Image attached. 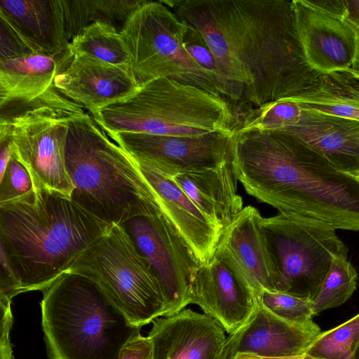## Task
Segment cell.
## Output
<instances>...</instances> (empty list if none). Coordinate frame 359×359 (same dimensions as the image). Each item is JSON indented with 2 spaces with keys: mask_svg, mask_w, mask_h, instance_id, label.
<instances>
[{
  "mask_svg": "<svg viewBox=\"0 0 359 359\" xmlns=\"http://www.w3.org/2000/svg\"><path fill=\"white\" fill-rule=\"evenodd\" d=\"M199 31L231 86L253 108L300 94L318 73L308 64L292 1H161Z\"/></svg>",
  "mask_w": 359,
  "mask_h": 359,
  "instance_id": "1",
  "label": "cell"
},
{
  "mask_svg": "<svg viewBox=\"0 0 359 359\" xmlns=\"http://www.w3.org/2000/svg\"><path fill=\"white\" fill-rule=\"evenodd\" d=\"M238 181L259 202L334 229L359 231V177L282 131L234 132Z\"/></svg>",
  "mask_w": 359,
  "mask_h": 359,
  "instance_id": "2",
  "label": "cell"
},
{
  "mask_svg": "<svg viewBox=\"0 0 359 359\" xmlns=\"http://www.w3.org/2000/svg\"><path fill=\"white\" fill-rule=\"evenodd\" d=\"M108 224L71 198L44 189L0 204V249L21 293L43 291L67 272Z\"/></svg>",
  "mask_w": 359,
  "mask_h": 359,
  "instance_id": "3",
  "label": "cell"
},
{
  "mask_svg": "<svg viewBox=\"0 0 359 359\" xmlns=\"http://www.w3.org/2000/svg\"><path fill=\"white\" fill-rule=\"evenodd\" d=\"M65 156L73 186L71 199L98 219L118 224L161 208L136 161L90 114L82 111L69 118Z\"/></svg>",
  "mask_w": 359,
  "mask_h": 359,
  "instance_id": "4",
  "label": "cell"
},
{
  "mask_svg": "<svg viewBox=\"0 0 359 359\" xmlns=\"http://www.w3.org/2000/svg\"><path fill=\"white\" fill-rule=\"evenodd\" d=\"M42 327L50 359H118L141 327L95 281L67 271L43 292Z\"/></svg>",
  "mask_w": 359,
  "mask_h": 359,
  "instance_id": "5",
  "label": "cell"
},
{
  "mask_svg": "<svg viewBox=\"0 0 359 359\" xmlns=\"http://www.w3.org/2000/svg\"><path fill=\"white\" fill-rule=\"evenodd\" d=\"M90 115L105 132L155 135L232 133L238 123L228 99L168 77L144 83Z\"/></svg>",
  "mask_w": 359,
  "mask_h": 359,
  "instance_id": "6",
  "label": "cell"
},
{
  "mask_svg": "<svg viewBox=\"0 0 359 359\" xmlns=\"http://www.w3.org/2000/svg\"><path fill=\"white\" fill-rule=\"evenodd\" d=\"M68 271L98 283L137 327L168 314L151 269L120 224H110L76 258Z\"/></svg>",
  "mask_w": 359,
  "mask_h": 359,
  "instance_id": "7",
  "label": "cell"
},
{
  "mask_svg": "<svg viewBox=\"0 0 359 359\" xmlns=\"http://www.w3.org/2000/svg\"><path fill=\"white\" fill-rule=\"evenodd\" d=\"M260 229L274 276L275 291L313 301L332 260L348 256L336 229L292 213L262 217Z\"/></svg>",
  "mask_w": 359,
  "mask_h": 359,
  "instance_id": "8",
  "label": "cell"
},
{
  "mask_svg": "<svg viewBox=\"0 0 359 359\" xmlns=\"http://www.w3.org/2000/svg\"><path fill=\"white\" fill-rule=\"evenodd\" d=\"M186 29L187 23L161 1L147 0L128 18L119 33L137 82L142 86L168 77L224 97L210 74L184 48Z\"/></svg>",
  "mask_w": 359,
  "mask_h": 359,
  "instance_id": "9",
  "label": "cell"
},
{
  "mask_svg": "<svg viewBox=\"0 0 359 359\" xmlns=\"http://www.w3.org/2000/svg\"><path fill=\"white\" fill-rule=\"evenodd\" d=\"M78 104L39 106L0 121V135H7L13 155L26 168L34 190L44 189L71 198L73 186L65 149L69 118L84 111Z\"/></svg>",
  "mask_w": 359,
  "mask_h": 359,
  "instance_id": "10",
  "label": "cell"
},
{
  "mask_svg": "<svg viewBox=\"0 0 359 359\" xmlns=\"http://www.w3.org/2000/svg\"><path fill=\"white\" fill-rule=\"evenodd\" d=\"M120 224L149 264L172 315L191 304V285L201 265L194 253L161 208Z\"/></svg>",
  "mask_w": 359,
  "mask_h": 359,
  "instance_id": "11",
  "label": "cell"
},
{
  "mask_svg": "<svg viewBox=\"0 0 359 359\" xmlns=\"http://www.w3.org/2000/svg\"><path fill=\"white\" fill-rule=\"evenodd\" d=\"M106 133L134 159L151 164L168 177L218 166L234 157V133L199 136Z\"/></svg>",
  "mask_w": 359,
  "mask_h": 359,
  "instance_id": "12",
  "label": "cell"
},
{
  "mask_svg": "<svg viewBox=\"0 0 359 359\" xmlns=\"http://www.w3.org/2000/svg\"><path fill=\"white\" fill-rule=\"evenodd\" d=\"M69 47L57 54L33 53L0 60L1 120L39 106H66L75 102L55 86L57 74L72 61Z\"/></svg>",
  "mask_w": 359,
  "mask_h": 359,
  "instance_id": "13",
  "label": "cell"
},
{
  "mask_svg": "<svg viewBox=\"0 0 359 359\" xmlns=\"http://www.w3.org/2000/svg\"><path fill=\"white\" fill-rule=\"evenodd\" d=\"M191 304L217 321L229 334L250 318L257 306L256 293L236 264L216 249L207 264H201L191 285Z\"/></svg>",
  "mask_w": 359,
  "mask_h": 359,
  "instance_id": "14",
  "label": "cell"
},
{
  "mask_svg": "<svg viewBox=\"0 0 359 359\" xmlns=\"http://www.w3.org/2000/svg\"><path fill=\"white\" fill-rule=\"evenodd\" d=\"M297 35L309 66L318 74L359 69V32L348 22L305 0H292Z\"/></svg>",
  "mask_w": 359,
  "mask_h": 359,
  "instance_id": "15",
  "label": "cell"
},
{
  "mask_svg": "<svg viewBox=\"0 0 359 359\" xmlns=\"http://www.w3.org/2000/svg\"><path fill=\"white\" fill-rule=\"evenodd\" d=\"M320 333L314 322L303 325L285 320L257 302L248 322L226 337L219 359H233L240 353L265 358L299 355Z\"/></svg>",
  "mask_w": 359,
  "mask_h": 359,
  "instance_id": "16",
  "label": "cell"
},
{
  "mask_svg": "<svg viewBox=\"0 0 359 359\" xmlns=\"http://www.w3.org/2000/svg\"><path fill=\"white\" fill-rule=\"evenodd\" d=\"M149 333L154 359H219L226 337L215 319L190 309L159 317Z\"/></svg>",
  "mask_w": 359,
  "mask_h": 359,
  "instance_id": "17",
  "label": "cell"
},
{
  "mask_svg": "<svg viewBox=\"0 0 359 359\" xmlns=\"http://www.w3.org/2000/svg\"><path fill=\"white\" fill-rule=\"evenodd\" d=\"M54 83L63 95L90 114L130 95L140 86L133 73L82 54H74Z\"/></svg>",
  "mask_w": 359,
  "mask_h": 359,
  "instance_id": "18",
  "label": "cell"
},
{
  "mask_svg": "<svg viewBox=\"0 0 359 359\" xmlns=\"http://www.w3.org/2000/svg\"><path fill=\"white\" fill-rule=\"evenodd\" d=\"M135 161L158 196L163 212L200 264H208L214 257L222 229L205 216L170 177L147 162Z\"/></svg>",
  "mask_w": 359,
  "mask_h": 359,
  "instance_id": "19",
  "label": "cell"
},
{
  "mask_svg": "<svg viewBox=\"0 0 359 359\" xmlns=\"http://www.w3.org/2000/svg\"><path fill=\"white\" fill-rule=\"evenodd\" d=\"M280 131L299 138L339 170L359 177V121L302 109L299 122Z\"/></svg>",
  "mask_w": 359,
  "mask_h": 359,
  "instance_id": "20",
  "label": "cell"
},
{
  "mask_svg": "<svg viewBox=\"0 0 359 359\" xmlns=\"http://www.w3.org/2000/svg\"><path fill=\"white\" fill-rule=\"evenodd\" d=\"M262 215L248 205L223 229L217 249L229 256L255 293L275 291L271 262L260 229Z\"/></svg>",
  "mask_w": 359,
  "mask_h": 359,
  "instance_id": "21",
  "label": "cell"
},
{
  "mask_svg": "<svg viewBox=\"0 0 359 359\" xmlns=\"http://www.w3.org/2000/svg\"><path fill=\"white\" fill-rule=\"evenodd\" d=\"M5 20L38 53H60L69 47L61 0H0Z\"/></svg>",
  "mask_w": 359,
  "mask_h": 359,
  "instance_id": "22",
  "label": "cell"
},
{
  "mask_svg": "<svg viewBox=\"0 0 359 359\" xmlns=\"http://www.w3.org/2000/svg\"><path fill=\"white\" fill-rule=\"evenodd\" d=\"M233 159L218 166L170 177L200 210L222 230L243 208Z\"/></svg>",
  "mask_w": 359,
  "mask_h": 359,
  "instance_id": "23",
  "label": "cell"
},
{
  "mask_svg": "<svg viewBox=\"0 0 359 359\" xmlns=\"http://www.w3.org/2000/svg\"><path fill=\"white\" fill-rule=\"evenodd\" d=\"M289 99L303 109L359 121V69L318 74L310 88Z\"/></svg>",
  "mask_w": 359,
  "mask_h": 359,
  "instance_id": "24",
  "label": "cell"
},
{
  "mask_svg": "<svg viewBox=\"0 0 359 359\" xmlns=\"http://www.w3.org/2000/svg\"><path fill=\"white\" fill-rule=\"evenodd\" d=\"M147 0H61L69 41L95 22L123 27L128 18Z\"/></svg>",
  "mask_w": 359,
  "mask_h": 359,
  "instance_id": "25",
  "label": "cell"
},
{
  "mask_svg": "<svg viewBox=\"0 0 359 359\" xmlns=\"http://www.w3.org/2000/svg\"><path fill=\"white\" fill-rule=\"evenodd\" d=\"M69 48L73 54L86 55L133 73L119 31L111 24L91 23L71 40Z\"/></svg>",
  "mask_w": 359,
  "mask_h": 359,
  "instance_id": "26",
  "label": "cell"
},
{
  "mask_svg": "<svg viewBox=\"0 0 359 359\" xmlns=\"http://www.w3.org/2000/svg\"><path fill=\"white\" fill-rule=\"evenodd\" d=\"M347 257L337 256L332 259L320 290L312 301L314 316L343 304L354 292L358 273Z\"/></svg>",
  "mask_w": 359,
  "mask_h": 359,
  "instance_id": "27",
  "label": "cell"
},
{
  "mask_svg": "<svg viewBox=\"0 0 359 359\" xmlns=\"http://www.w3.org/2000/svg\"><path fill=\"white\" fill-rule=\"evenodd\" d=\"M359 342V313L318 334L304 353L322 359H355Z\"/></svg>",
  "mask_w": 359,
  "mask_h": 359,
  "instance_id": "28",
  "label": "cell"
},
{
  "mask_svg": "<svg viewBox=\"0 0 359 359\" xmlns=\"http://www.w3.org/2000/svg\"><path fill=\"white\" fill-rule=\"evenodd\" d=\"M257 302L277 316L297 324L313 323L312 301L288 293L263 290L256 294Z\"/></svg>",
  "mask_w": 359,
  "mask_h": 359,
  "instance_id": "29",
  "label": "cell"
},
{
  "mask_svg": "<svg viewBox=\"0 0 359 359\" xmlns=\"http://www.w3.org/2000/svg\"><path fill=\"white\" fill-rule=\"evenodd\" d=\"M183 45L191 57L210 74L220 88L223 96L231 102H236L233 88L226 79L217 59L201 33L188 23L184 34Z\"/></svg>",
  "mask_w": 359,
  "mask_h": 359,
  "instance_id": "30",
  "label": "cell"
},
{
  "mask_svg": "<svg viewBox=\"0 0 359 359\" xmlns=\"http://www.w3.org/2000/svg\"><path fill=\"white\" fill-rule=\"evenodd\" d=\"M34 191L29 172L13 155L0 177V204L18 200Z\"/></svg>",
  "mask_w": 359,
  "mask_h": 359,
  "instance_id": "31",
  "label": "cell"
},
{
  "mask_svg": "<svg viewBox=\"0 0 359 359\" xmlns=\"http://www.w3.org/2000/svg\"><path fill=\"white\" fill-rule=\"evenodd\" d=\"M0 60L38 53L5 20L1 18Z\"/></svg>",
  "mask_w": 359,
  "mask_h": 359,
  "instance_id": "32",
  "label": "cell"
},
{
  "mask_svg": "<svg viewBox=\"0 0 359 359\" xmlns=\"http://www.w3.org/2000/svg\"><path fill=\"white\" fill-rule=\"evenodd\" d=\"M0 299L11 300L21 293V287L8 259L3 250L0 249Z\"/></svg>",
  "mask_w": 359,
  "mask_h": 359,
  "instance_id": "33",
  "label": "cell"
},
{
  "mask_svg": "<svg viewBox=\"0 0 359 359\" xmlns=\"http://www.w3.org/2000/svg\"><path fill=\"white\" fill-rule=\"evenodd\" d=\"M118 359H154L150 338L138 332L122 348Z\"/></svg>",
  "mask_w": 359,
  "mask_h": 359,
  "instance_id": "34",
  "label": "cell"
},
{
  "mask_svg": "<svg viewBox=\"0 0 359 359\" xmlns=\"http://www.w3.org/2000/svg\"><path fill=\"white\" fill-rule=\"evenodd\" d=\"M1 300V359H13L9 333L12 325L11 300Z\"/></svg>",
  "mask_w": 359,
  "mask_h": 359,
  "instance_id": "35",
  "label": "cell"
},
{
  "mask_svg": "<svg viewBox=\"0 0 359 359\" xmlns=\"http://www.w3.org/2000/svg\"><path fill=\"white\" fill-rule=\"evenodd\" d=\"M311 7L327 14L343 19L344 14V0H305Z\"/></svg>",
  "mask_w": 359,
  "mask_h": 359,
  "instance_id": "36",
  "label": "cell"
},
{
  "mask_svg": "<svg viewBox=\"0 0 359 359\" xmlns=\"http://www.w3.org/2000/svg\"><path fill=\"white\" fill-rule=\"evenodd\" d=\"M344 2L343 19L359 32V0H344Z\"/></svg>",
  "mask_w": 359,
  "mask_h": 359,
  "instance_id": "37",
  "label": "cell"
},
{
  "mask_svg": "<svg viewBox=\"0 0 359 359\" xmlns=\"http://www.w3.org/2000/svg\"><path fill=\"white\" fill-rule=\"evenodd\" d=\"M0 177L4 174L12 156L13 148L7 135H0Z\"/></svg>",
  "mask_w": 359,
  "mask_h": 359,
  "instance_id": "38",
  "label": "cell"
},
{
  "mask_svg": "<svg viewBox=\"0 0 359 359\" xmlns=\"http://www.w3.org/2000/svg\"><path fill=\"white\" fill-rule=\"evenodd\" d=\"M233 359H322L315 358L306 353H304L299 355H290V356H285V357H278V358H265L257 356L252 354H243L240 353L236 355Z\"/></svg>",
  "mask_w": 359,
  "mask_h": 359,
  "instance_id": "39",
  "label": "cell"
},
{
  "mask_svg": "<svg viewBox=\"0 0 359 359\" xmlns=\"http://www.w3.org/2000/svg\"><path fill=\"white\" fill-rule=\"evenodd\" d=\"M355 359H359V342L355 348Z\"/></svg>",
  "mask_w": 359,
  "mask_h": 359,
  "instance_id": "40",
  "label": "cell"
}]
</instances>
